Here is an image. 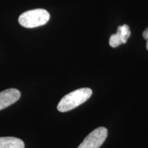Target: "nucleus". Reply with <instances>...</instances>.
<instances>
[{
    "label": "nucleus",
    "instance_id": "nucleus-1",
    "mask_svg": "<svg viewBox=\"0 0 148 148\" xmlns=\"http://www.w3.org/2000/svg\"><path fill=\"white\" fill-rule=\"evenodd\" d=\"M92 93V90L89 88H81L73 90L61 99L57 109L62 112L73 110L87 101L91 97Z\"/></svg>",
    "mask_w": 148,
    "mask_h": 148
},
{
    "label": "nucleus",
    "instance_id": "nucleus-4",
    "mask_svg": "<svg viewBox=\"0 0 148 148\" xmlns=\"http://www.w3.org/2000/svg\"><path fill=\"white\" fill-rule=\"evenodd\" d=\"M21 97V92L16 88H8L0 92V110L11 106Z\"/></svg>",
    "mask_w": 148,
    "mask_h": 148
},
{
    "label": "nucleus",
    "instance_id": "nucleus-3",
    "mask_svg": "<svg viewBox=\"0 0 148 148\" xmlns=\"http://www.w3.org/2000/svg\"><path fill=\"white\" fill-rule=\"evenodd\" d=\"M107 136L108 130L106 127H97L87 135L77 148H99L106 140Z\"/></svg>",
    "mask_w": 148,
    "mask_h": 148
},
{
    "label": "nucleus",
    "instance_id": "nucleus-2",
    "mask_svg": "<svg viewBox=\"0 0 148 148\" xmlns=\"http://www.w3.org/2000/svg\"><path fill=\"white\" fill-rule=\"evenodd\" d=\"M50 14L44 9H34L22 13L18 17V23L26 28H34L46 24L49 20Z\"/></svg>",
    "mask_w": 148,
    "mask_h": 148
},
{
    "label": "nucleus",
    "instance_id": "nucleus-9",
    "mask_svg": "<svg viewBox=\"0 0 148 148\" xmlns=\"http://www.w3.org/2000/svg\"><path fill=\"white\" fill-rule=\"evenodd\" d=\"M146 47H147V49L148 51V40H147V44H146Z\"/></svg>",
    "mask_w": 148,
    "mask_h": 148
},
{
    "label": "nucleus",
    "instance_id": "nucleus-8",
    "mask_svg": "<svg viewBox=\"0 0 148 148\" xmlns=\"http://www.w3.org/2000/svg\"><path fill=\"white\" fill-rule=\"evenodd\" d=\"M143 36L146 40H148V27L143 32Z\"/></svg>",
    "mask_w": 148,
    "mask_h": 148
},
{
    "label": "nucleus",
    "instance_id": "nucleus-7",
    "mask_svg": "<svg viewBox=\"0 0 148 148\" xmlns=\"http://www.w3.org/2000/svg\"><path fill=\"white\" fill-rule=\"evenodd\" d=\"M123 43L119 34L117 32L116 34L111 35L109 39V45L112 47H116Z\"/></svg>",
    "mask_w": 148,
    "mask_h": 148
},
{
    "label": "nucleus",
    "instance_id": "nucleus-5",
    "mask_svg": "<svg viewBox=\"0 0 148 148\" xmlns=\"http://www.w3.org/2000/svg\"><path fill=\"white\" fill-rule=\"evenodd\" d=\"M0 148H25V144L20 138L13 136L0 137Z\"/></svg>",
    "mask_w": 148,
    "mask_h": 148
},
{
    "label": "nucleus",
    "instance_id": "nucleus-6",
    "mask_svg": "<svg viewBox=\"0 0 148 148\" xmlns=\"http://www.w3.org/2000/svg\"><path fill=\"white\" fill-rule=\"evenodd\" d=\"M117 33L119 34L120 37H121L123 43H125L127 42V39H128L131 34L129 26L127 25H125V24L118 27Z\"/></svg>",
    "mask_w": 148,
    "mask_h": 148
}]
</instances>
